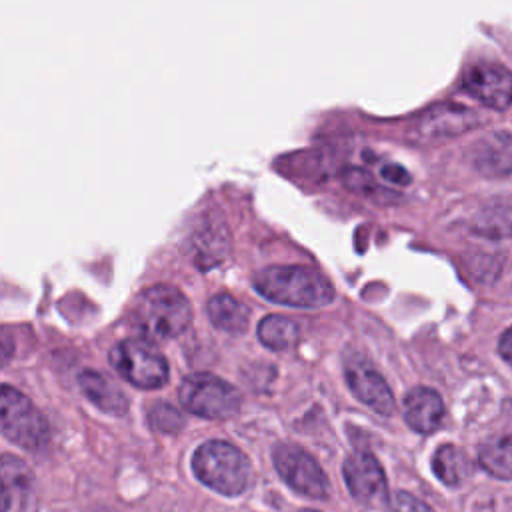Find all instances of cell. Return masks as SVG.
I'll use <instances>...</instances> for the list:
<instances>
[{
    "label": "cell",
    "instance_id": "cell-24",
    "mask_svg": "<svg viewBox=\"0 0 512 512\" xmlns=\"http://www.w3.org/2000/svg\"><path fill=\"white\" fill-rule=\"evenodd\" d=\"M502 410H504L506 418L512 422V398H510V400H506V402L502 404Z\"/></svg>",
    "mask_w": 512,
    "mask_h": 512
},
{
    "label": "cell",
    "instance_id": "cell-12",
    "mask_svg": "<svg viewBox=\"0 0 512 512\" xmlns=\"http://www.w3.org/2000/svg\"><path fill=\"white\" fill-rule=\"evenodd\" d=\"M404 420L420 434H430L440 428L444 420V402L440 394L426 386L412 388L404 398Z\"/></svg>",
    "mask_w": 512,
    "mask_h": 512
},
{
    "label": "cell",
    "instance_id": "cell-17",
    "mask_svg": "<svg viewBox=\"0 0 512 512\" xmlns=\"http://www.w3.org/2000/svg\"><path fill=\"white\" fill-rule=\"evenodd\" d=\"M480 466L500 480H512V434H494L480 444Z\"/></svg>",
    "mask_w": 512,
    "mask_h": 512
},
{
    "label": "cell",
    "instance_id": "cell-8",
    "mask_svg": "<svg viewBox=\"0 0 512 512\" xmlns=\"http://www.w3.org/2000/svg\"><path fill=\"white\" fill-rule=\"evenodd\" d=\"M344 480L348 492L366 506H382L388 504V486H386V474L370 452L358 450L350 454L344 462Z\"/></svg>",
    "mask_w": 512,
    "mask_h": 512
},
{
    "label": "cell",
    "instance_id": "cell-22",
    "mask_svg": "<svg viewBox=\"0 0 512 512\" xmlns=\"http://www.w3.org/2000/svg\"><path fill=\"white\" fill-rule=\"evenodd\" d=\"M380 174L384 180H388L392 184H408L410 182V174L398 164H384Z\"/></svg>",
    "mask_w": 512,
    "mask_h": 512
},
{
    "label": "cell",
    "instance_id": "cell-25",
    "mask_svg": "<svg viewBox=\"0 0 512 512\" xmlns=\"http://www.w3.org/2000/svg\"><path fill=\"white\" fill-rule=\"evenodd\" d=\"M300 512H318V510H300Z\"/></svg>",
    "mask_w": 512,
    "mask_h": 512
},
{
    "label": "cell",
    "instance_id": "cell-19",
    "mask_svg": "<svg viewBox=\"0 0 512 512\" xmlns=\"http://www.w3.org/2000/svg\"><path fill=\"white\" fill-rule=\"evenodd\" d=\"M30 470L26 468V464L12 456V454H4L2 456V510L6 512L10 508V498L12 494H18L22 490L28 488L30 484Z\"/></svg>",
    "mask_w": 512,
    "mask_h": 512
},
{
    "label": "cell",
    "instance_id": "cell-7",
    "mask_svg": "<svg viewBox=\"0 0 512 512\" xmlns=\"http://www.w3.org/2000/svg\"><path fill=\"white\" fill-rule=\"evenodd\" d=\"M274 466L282 480L298 494L308 498L328 496V478L320 464L302 448L294 444H280L272 454Z\"/></svg>",
    "mask_w": 512,
    "mask_h": 512
},
{
    "label": "cell",
    "instance_id": "cell-15",
    "mask_svg": "<svg viewBox=\"0 0 512 512\" xmlns=\"http://www.w3.org/2000/svg\"><path fill=\"white\" fill-rule=\"evenodd\" d=\"M206 310H208L210 322L218 330H224L230 334H242L248 328V320H250L248 308L230 294L212 296L206 304Z\"/></svg>",
    "mask_w": 512,
    "mask_h": 512
},
{
    "label": "cell",
    "instance_id": "cell-4",
    "mask_svg": "<svg viewBox=\"0 0 512 512\" xmlns=\"http://www.w3.org/2000/svg\"><path fill=\"white\" fill-rule=\"evenodd\" d=\"M108 360L112 368L136 388L154 390L168 382V362L148 340H120L112 346Z\"/></svg>",
    "mask_w": 512,
    "mask_h": 512
},
{
    "label": "cell",
    "instance_id": "cell-6",
    "mask_svg": "<svg viewBox=\"0 0 512 512\" xmlns=\"http://www.w3.org/2000/svg\"><path fill=\"white\" fill-rule=\"evenodd\" d=\"M0 426L4 438L24 450H40L48 442V422L38 408L10 384L0 394Z\"/></svg>",
    "mask_w": 512,
    "mask_h": 512
},
{
    "label": "cell",
    "instance_id": "cell-23",
    "mask_svg": "<svg viewBox=\"0 0 512 512\" xmlns=\"http://www.w3.org/2000/svg\"><path fill=\"white\" fill-rule=\"evenodd\" d=\"M498 352H500V356L512 366V328H508V330L500 336Z\"/></svg>",
    "mask_w": 512,
    "mask_h": 512
},
{
    "label": "cell",
    "instance_id": "cell-3",
    "mask_svg": "<svg viewBox=\"0 0 512 512\" xmlns=\"http://www.w3.org/2000/svg\"><path fill=\"white\" fill-rule=\"evenodd\" d=\"M194 476L224 496H238L248 488L252 466L246 454L230 442L208 440L192 456Z\"/></svg>",
    "mask_w": 512,
    "mask_h": 512
},
{
    "label": "cell",
    "instance_id": "cell-1",
    "mask_svg": "<svg viewBox=\"0 0 512 512\" xmlns=\"http://www.w3.org/2000/svg\"><path fill=\"white\" fill-rule=\"evenodd\" d=\"M256 292L276 304L294 308H320L334 300L332 284L306 266H268L254 276Z\"/></svg>",
    "mask_w": 512,
    "mask_h": 512
},
{
    "label": "cell",
    "instance_id": "cell-16",
    "mask_svg": "<svg viewBox=\"0 0 512 512\" xmlns=\"http://www.w3.org/2000/svg\"><path fill=\"white\" fill-rule=\"evenodd\" d=\"M432 470L442 484L460 486L470 478L472 462L458 446L444 444L432 456Z\"/></svg>",
    "mask_w": 512,
    "mask_h": 512
},
{
    "label": "cell",
    "instance_id": "cell-21",
    "mask_svg": "<svg viewBox=\"0 0 512 512\" xmlns=\"http://www.w3.org/2000/svg\"><path fill=\"white\" fill-rule=\"evenodd\" d=\"M390 512H432V508L422 502L420 498L408 494V492H396L390 502Z\"/></svg>",
    "mask_w": 512,
    "mask_h": 512
},
{
    "label": "cell",
    "instance_id": "cell-11",
    "mask_svg": "<svg viewBox=\"0 0 512 512\" xmlns=\"http://www.w3.org/2000/svg\"><path fill=\"white\" fill-rule=\"evenodd\" d=\"M472 166L486 178L512 174V134L490 132L472 146Z\"/></svg>",
    "mask_w": 512,
    "mask_h": 512
},
{
    "label": "cell",
    "instance_id": "cell-10",
    "mask_svg": "<svg viewBox=\"0 0 512 512\" xmlns=\"http://www.w3.org/2000/svg\"><path fill=\"white\" fill-rule=\"evenodd\" d=\"M346 382L352 394L378 412L380 416H390L394 412V396L386 380L366 362L352 360L346 364Z\"/></svg>",
    "mask_w": 512,
    "mask_h": 512
},
{
    "label": "cell",
    "instance_id": "cell-5",
    "mask_svg": "<svg viewBox=\"0 0 512 512\" xmlns=\"http://www.w3.org/2000/svg\"><path fill=\"white\" fill-rule=\"evenodd\" d=\"M178 396L188 412L214 420L234 416L242 404L240 392L230 382L208 372L186 376L180 384Z\"/></svg>",
    "mask_w": 512,
    "mask_h": 512
},
{
    "label": "cell",
    "instance_id": "cell-13",
    "mask_svg": "<svg viewBox=\"0 0 512 512\" xmlns=\"http://www.w3.org/2000/svg\"><path fill=\"white\" fill-rule=\"evenodd\" d=\"M78 382L84 396L102 412L112 416H124L128 412V400L124 392L104 374L94 370H84L80 372Z\"/></svg>",
    "mask_w": 512,
    "mask_h": 512
},
{
    "label": "cell",
    "instance_id": "cell-14",
    "mask_svg": "<svg viewBox=\"0 0 512 512\" xmlns=\"http://www.w3.org/2000/svg\"><path fill=\"white\" fill-rule=\"evenodd\" d=\"M476 114L468 108L462 106H438L434 110H430L426 116L420 118L418 122V132L422 136H454L460 134L472 126H476L474 122Z\"/></svg>",
    "mask_w": 512,
    "mask_h": 512
},
{
    "label": "cell",
    "instance_id": "cell-20",
    "mask_svg": "<svg viewBox=\"0 0 512 512\" xmlns=\"http://www.w3.org/2000/svg\"><path fill=\"white\" fill-rule=\"evenodd\" d=\"M148 420H150V426L154 430L164 432V434L178 432L184 426V418L180 416V412L174 406L166 404V402L154 404L148 412Z\"/></svg>",
    "mask_w": 512,
    "mask_h": 512
},
{
    "label": "cell",
    "instance_id": "cell-9",
    "mask_svg": "<svg viewBox=\"0 0 512 512\" xmlns=\"http://www.w3.org/2000/svg\"><path fill=\"white\" fill-rule=\"evenodd\" d=\"M464 90L488 108L504 110L512 102V72L496 62H480L468 68Z\"/></svg>",
    "mask_w": 512,
    "mask_h": 512
},
{
    "label": "cell",
    "instance_id": "cell-18",
    "mask_svg": "<svg viewBox=\"0 0 512 512\" xmlns=\"http://www.w3.org/2000/svg\"><path fill=\"white\" fill-rule=\"evenodd\" d=\"M298 324L282 314H272L260 320L258 324V340L272 350H286L298 340Z\"/></svg>",
    "mask_w": 512,
    "mask_h": 512
},
{
    "label": "cell",
    "instance_id": "cell-2",
    "mask_svg": "<svg viewBox=\"0 0 512 512\" xmlns=\"http://www.w3.org/2000/svg\"><path fill=\"white\" fill-rule=\"evenodd\" d=\"M130 318L144 340H170L188 328L192 310L180 290L158 284L138 294Z\"/></svg>",
    "mask_w": 512,
    "mask_h": 512
}]
</instances>
